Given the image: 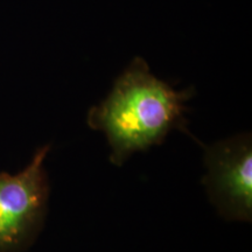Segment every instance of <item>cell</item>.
Masks as SVG:
<instances>
[{"instance_id": "6da1fadb", "label": "cell", "mask_w": 252, "mask_h": 252, "mask_svg": "<svg viewBox=\"0 0 252 252\" xmlns=\"http://www.w3.org/2000/svg\"><path fill=\"white\" fill-rule=\"evenodd\" d=\"M185 93L173 90L137 59L116 81L111 93L91 109L88 124L105 134L111 161L122 165L131 154L147 150L173 128H184Z\"/></svg>"}, {"instance_id": "7a4b0ae2", "label": "cell", "mask_w": 252, "mask_h": 252, "mask_svg": "<svg viewBox=\"0 0 252 252\" xmlns=\"http://www.w3.org/2000/svg\"><path fill=\"white\" fill-rule=\"evenodd\" d=\"M48 145L40 147L17 174L0 173V252L24 250L42 225L48 201Z\"/></svg>"}, {"instance_id": "3957f363", "label": "cell", "mask_w": 252, "mask_h": 252, "mask_svg": "<svg viewBox=\"0 0 252 252\" xmlns=\"http://www.w3.org/2000/svg\"><path fill=\"white\" fill-rule=\"evenodd\" d=\"M203 184L220 215L250 222L252 216V144L243 133L220 141L207 151Z\"/></svg>"}]
</instances>
